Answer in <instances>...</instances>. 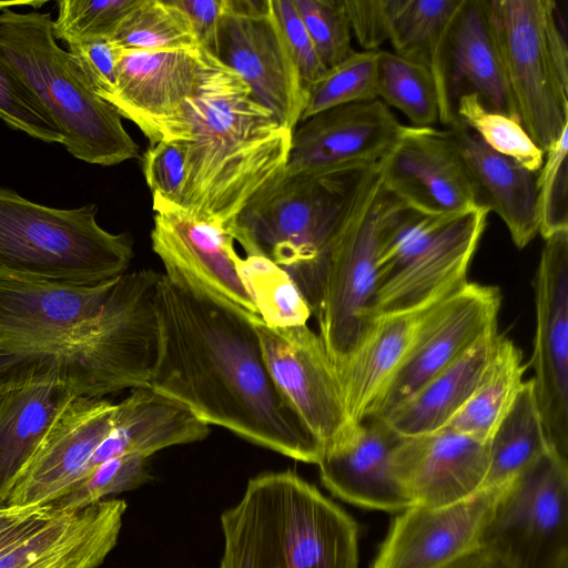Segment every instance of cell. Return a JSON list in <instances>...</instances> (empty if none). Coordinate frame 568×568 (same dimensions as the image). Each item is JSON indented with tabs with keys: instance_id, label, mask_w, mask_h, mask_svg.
Returning a JSON list of instances; mask_svg holds the SVG:
<instances>
[{
	"instance_id": "obj_26",
	"label": "cell",
	"mask_w": 568,
	"mask_h": 568,
	"mask_svg": "<svg viewBox=\"0 0 568 568\" xmlns=\"http://www.w3.org/2000/svg\"><path fill=\"white\" fill-rule=\"evenodd\" d=\"M126 503L108 498L59 514L0 557V568H97L115 547Z\"/></svg>"
},
{
	"instance_id": "obj_41",
	"label": "cell",
	"mask_w": 568,
	"mask_h": 568,
	"mask_svg": "<svg viewBox=\"0 0 568 568\" xmlns=\"http://www.w3.org/2000/svg\"><path fill=\"white\" fill-rule=\"evenodd\" d=\"M140 0H60L53 20L57 40L65 44L94 38H108Z\"/></svg>"
},
{
	"instance_id": "obj_36",
	"label": "cell",
	"mask_w": 568,
	"mask_h": 568,
	"mask_svg": "<svg viewBox=\"0 0 568 568\" xmlns=\"http://www.w3.org/2000/svg\"><path fill=\"white\" fill-rule=\"evenodd\" d=\"M377 95L403 112L415 126L439 121L437 87L424 64L390 51L379 50Z\"/></svg>"
},
{
	"instance_id": "obj_10",
	"label": "cell",
	"mask_w": 568,
	"mask_h": 568,
	"mask_svg": "<svg viewBox=\"0 0 568 568\" xmlns=\"http://www.w3.org/2000/svg\"><path fill=\"white\" fill-rule=\"evenodd\" d=\"M402 204L384 187L378 164L371 168L329 243L314 316L335 367L352 354L371 322L382 231Z\"/></svg>"
},
{
	"instance_id": "obj_34",
	"label": "cell",
	"mask_w": 568,
	"mask_h": 568,
	"mask_svg": "<svg viewBox=\"0 0 568 568\" xmlns=\"http://www.w3.org/2000/svg\"><path fill=\"white\" fill-rule=\"evenodd\" d=\"M526 368L521 351L499 334L477 388L445 427L487 442L521 388Z\"/></svg>"
},
{
	"instance_id": "obj_50",
	"label": "cell",
	"mask_w": 568,
	"mask_h": 568,
	"mask_svg": "<svg viewBox=\"0 0 568 568\" xmlns=\"http://www.w3.org/2000/svg\"><path fill=\"white\" fill-rule=\"evenodd\" d=\"M59 511L43 505L20 521L0 531V557L20 545L55 518Z\"/></svg>"
},
{
	"instance_id": "obj_53",
	"label": "cell",
	"mask_w": 568,
	"mask_h": 568,
	"mask_svg": "<svg viewBox=\"0 0 568 568\" xmlns=\"http://www.w3.org/2000/svg\"><path fill=\"white\" fill-rule=\"evenodd\" d=\"M11 356H2L0 357V384L3 378V375L10 364Z\"/></svg>"
},
{
	"instance_id": "obj_19",
	"label": "cell",
	"mask_w": 568,
	"mask_h": 568,
	"mask_svg": "<svg viewBox=\"0 0 568 568\" xmlns=\"http://www.w3.org/2000/svg\"><path fill=\"white\" fill-rule=\"evenodd\" d=\"M378 169L384 187L418 213L443 215L478 206L468 169L448 130L405 125Z\"/></svg>"
},
{
	"instance_id": "obj_11",
	"label": "cell",
	"mask_w": 568,
	"mask_h": 568,
	"mask_svg": "<svg viewBox=\"0 0 568 568\" xmlns=\"http://www.w3.org/2000/svg\"><path fill=\"white\" fill-rule=\"evenodd\" d=\"M568 459L548 449L505 489L483 544L515 568H555L568 552Z\"/></svg>"
},
{
	"instance_id": "obj_18",
	"label": "cell",
	"mask_w": 568,
	"mask_h": 568,
	"mask_svg": "<svg viewBox=\"0 0 568 568\" xmlns=\"http://www.w3.org/2000/svg\"><path fill=\"white\" fill-rule=\"evenodd\" d=\"M405 125L379 99L322 111L293 131L287 174L366 170L381 163Z\"/></svg>"
},
{
	"instance_id": "obj_54",
	"label": "cell",
	"mask_w": 568,
	"mask_h": 568,
	"mask_svg": "<svg viewBox=\"0 0 568 568\" xmlns=\"http://www.w3.org/2000/svg\"><path fill=\"white\" fill-rule=\"evenodd\" d=\"M2 356H7V355H3V354L0 353V357H2Z\"/></svg>"
},
{
	"instance_id": "obj_25",
	"label": "cell",
	"mask_w": 568,
	"mask_h": 568,
	"mask_svg": "<svg viewBox=\"0 0 568 568\" xmlns=\"http://www.w3.org/2000/svg\"><path fill=\"white\" fill-rule=\"evenodd\" d=\"M402 436L382 418L355 424L323 450L316 465L322 484L349 504L399 513L414 506L397 481L392 465Z\"/></svg>"
},
{
	"instance_id": "obj_2",
	"label": "cell",
	"mask_w": 568,
	"mask_h": 568,
	"mask_svg": "<svg viewBox=\"0 0 568 568\" xmlns=\"http://www.w3.org/2000/svg\"><path fill=\"white\" fill-rule=\"evenodd\" d=\"M190 140L180 207L229 229L245 205L286 170L293 131L243 79L201 48L186 103Z\"/></svg>"
},
{
	"instance_id": "obj_1",
	"label": "cell",
	"mask_w": 568,
	"mask_h": 568,
	"mask_svg": "<svg viewBox=\"0 0 568 568\" xmlns=\"http://www.w3.org/2000/svg\"><path fill=\"white\" fill-rule=\"evenodd\" d=\"M158 351L149 386L209 425L298 462L322 447L274 384L252 315L171 267L154 292Z\"/></svg>"
},
{
	"instance_id": "obj_37",
	"label": "cell",
	"mask_w": 568,
	"mask_h": 568,
	"mask_svg": "<svg viewBox=\"0 0 568 568\" xmlns=\"http://www.w3.org/2000/svg\"><path fill=\"white\" fill-rule=\"evenodd\" d=\"M110 40L121 50L201 48L187 17L172 0H140Z\"/></svg>"
},
{
	"instance_id": "obj_4",
	"label": "cell",
	"mask_w": 568,
	"mask_h": 568,
	"mask_svg": "<svg viewBox=\"0 0 568 568\" xmlns=\"http://www.w3.org/2000/svg\"><path fill=\"white\" fill-rule=\"evenodd\" d=\"M0 57L54 123L75 159L103 166L140 158L122 118L88 82L53 33L49 12H0Z\"/></svg>"
},
{
	"instance_id": "obj_46",
	"label": "cell",
	"mask_w": 568,
	"mask_h": 568,
	"mask_svg": "<svg viewBox=\"0 0 568 568\" xmlns=\"http://www.w3.org/2000/svg\"><path fill=\"white\" fill-rule=\"evenodd\" d=\"M91 88L108 101L115 92L121 49L108 38L85 39L67 44Z\"/></svg>"
},
{
	"instance_id": "obj_42",
	"label": "cell",
	"mask_w": 568,
	"mask_h": 568,
	"mask_svg": "<svg viewBox=\"0 0 568 568\" xmlns=\"http://www.w3.org/2000/svg\"><path fill=\"white\" fill-rule=\"evenodd\" d=\"M568 126L545 153L537 176L539 233L544 240L568 231Z\"/></svg>"
},
{
	"instance_id": "obj_51",
	"label": "cell",
	"mask_w": 568,
	"mask_h": 568,
	"mask_svg": "<svg viewBox=\"0 0 568 568\" xmlns=\"http://www.w3.org/2000/svg\"><path fill=\"white\" fill-rule=\"evenodd\" d=\"M444 568H515L496 550L480 545Z\"/></svg>"
},
{
	"instance_id": "obj_35",
	"label": "cell",
	"mask_w": 568,
	"mask_h": 568,
	"mask_svg": "<svg viewBox=\"0 0 568 568\" xmlns=\"http://www.w3.org/2000/svg\"><path fill=\"white\" fill-rule=\"evenodd\" d=\"M237 271L262 322L270 327L307 324L311 307L292 277L272 261L246 255L237 261Z\"/></svg>"
},
{
	"instance_id": "obj_32",
	"label": "cell",
	"mask_w": 568,
	"mask_h": 568,
	"mask_svg": "<svg viewBox=\"0 0 568 568\" xmlns=\"http://www.w3.org/2000/svg\"><path fill=\"white\" fill-rule=\"evenodd\" d=\"M464 0H393L388 41L395 53L415 60L432 72L439 98V122L458 121L446 91L445 50L448 32Z\"/></svg>"
},
{
	"instance_id": "obj_55",
	"label": "cell",
	"mask_w": 568,
	"mask_h": 568,
	"mask_svg": "<svg viewBox=\"0 0 568 568\" xmlns=\"http://www.w3.org/2000/svg\"><path fill=\"white\" fill-rule=\"evenodd\" d=\"M3 505V504H0V506Z\"/></svg>"
},
{
	"instance_id": "obj_8",
	"label": "cell",
	"mask_w": 568,
	"mask_h": 568,
	"mask_svg": "<svg viewBox=\"0 0 568 568\" xmlns=\"http://www.w3.org/2000/svg\"><path fill=\"white\" fill-rule=\"evenodd\" d=\"M160 276L153 270L120 276L102 311L42 356L74 396L149 386L158 351L154 292Z\"/></svg>"
},
{
	"instance_id": "obj_48",
	"label": "cell",
	"mask_w": 568,
	"mask_h": 568,
	"mask_svg": "<svg viewBox=\"0 0 568 568\" xmlns=\"http://www.w3.org/2000/svg\"><path fill=\"white\" fill-rule=\"evenodd\" d=\"M351 30L365 51L389 39L393 0H344Z\"/></svg>"
},
{
	"instance_id": "obj_45",
	"label": "cell",
	"mask_w": 568,
	"mask_h": 568,
	"mask_svg": "<svg viewBox=\"0 0 568 568\" xmlns=\"http://www.w3.org/2000/svg\"><path fill=\"white\" fill-rule=\"evenodd\" d=\"M140 159L152 195L180 206L185 179V142H159L150 145Z\"/></svg>"
},
{
	"instance_id": "obj_23",
	"label": "cell",
	"mask_w": 568,
	"mask_h": 568,
	"mask_svg": "<svg viewBox=\"0 0 568 568\" xmlns=\"http://www.w3.org/2000/svg\"><path fill=\"white\" fill-rule=\"evenodd\" d=\"M153 252L164 267L175 268L252 315H258L237 271L240 255L224 225L200 219L152 195Z\"/></svg>"
},
{
	"instance_id": "obj_22",
	"label": "cell",
	"mask_w": 568,
	"mask_h": 568,
	"mask_svg": "<svg viewBox=\"0 0 568 568\" xmlns=\"http://www.w3.org/2000/svg\"><path fill=\"white\" fill-rule=\"evenodd\" d=\"M74 396L42 356H12L0 384V504H6L52 423Z\"/></svg>"
},
{
	"instance_id": "obj_5",
	"label": "cell",
	"mask_w": 568,
	"mask_h": 568,
	"mask_svg": "<svg viewBox=\"0 0 568 568\" xmlns=\"http://www.w3.org/2000/svg\"><path fill=\"white\" fill-rule=\"evenodd\" d=\"M369 169L326 174L284 172L229 226L246 255L265 257L292 277L312 315L318 306L329 243Z\"/></svg>"
},
{
	"instance_id": "obj_14",
	"label": "cell",
	"mask_w": 568,
	"mask_h": 568,
	"mask_svg": "<svg viewBox=\"0 0 568 568\" xmlns=\"http://www.w3.org/2000/svg\"><path fill=\"white\" fill-rule=\"evenodd\" d=\"M534 291L536 399L550 447L568 459V231L545 239Z\"/></svg>"
},
{
	"instance_id": "obj_13",
	"label": "cell",
	"mask_w": 568,
	"mask_h": 568,
	"mask_svg": "<svg viewBox=\"0 0 568 568\" xmlns=\"http://www.w3.org/2000/svg\"><path fill=\"white\" fill-rule=\"evenodd\" d=\"M267 371L277 389L324 449L355 423L348 416L335 366L307 324L274 328L253 318Z\"/></svg>"
},
{
	"instance_id": "obj_49",
	"label": "cell",
	"mask_w": 568,
	"mask_h": 568,
	"mask_svg": "<svg viewBox=\"0 0 568 568\" xmlns=\"http://www.w3.org/2000/svg\"><path fill=\"white\" fill-rule=\"evenodd\" d=\"M187 17L200 47L217 55L226 0H172Z\"/></svg>"
},
{
	"instance_id": "obj_12",
	"label": "cell",
	"mask_w": 568,
	"mask_h": 568,
	"mask_svg": "<svg viewBox=\"0 0 568 568\" xmlns=\"http://www.w3.org/2000/svg\"><path fill=\"white\" fill-rule=\"evenodd\" d=\"M216 57L294 131L306 106L307 90L272 0H226Z\"/></svg>"
},
{
	"instance_id": "obj_30",
	"label": "cell",
	"mask_w": 568,
	"mask_h": 568,
	"mask_svg": "<svg viewBox=\"0 0 568 568\" xmlns=\"http://www.w3.org/2000/svg\"><path fill=\"white\" fill-rule=\"evenodd\" d=\"M209 434L210 425L182 403L150 386L133 388L116 404L113 426L94 452L88 475L111 457L136 454L149 458L171 446L203 440Z\"/></svg>"
},
{
	"instance_id": "obj_3",
	"label": "cell",
	"mask_w": 568,
	"mask_h": 568,
	"mask_svg": "<svg viewBox=\"0 0 568 568\" xmlns=\"http://www.w3.org/2000/svg\"><path fill=\"white\" fill-rule=\"evenodd\" d=\"M220 568H357L355 520L291 469L251 478L221 515Z\"/></svg>"
},
{
	"instance_id": "obj_21",
	"label": "cell",
	"mask_w": 568,
	"mask_h": 568,
	"mask_svg": "<svg viewBox=\"0 0 568 568\" xmlns=\"http://www.w3.org/2000/svg\"><path fill=\"white\" fill-rule=\"evenodd\" d=\"M116 404L72 396L62 407L6 504L48 505L82 481L91 458L110 433Z\"/></svg>"
},
{
	"instance_id": "obj_29",
	"label": "cell",
	"mask_w": 568,
	"mask_h": 568,
	"mask_svg": "<svg viewBox=\"0 0 568 568\" xmlns=\"http://www.w3.org/2000/svg\"><path fill=\"white\" fill-rule=\"evenodd\" d=\"M427 310L373 317L352 354L335 367L353 423L376 415Z\"/></svg>"
},
{
	"instance_id": "obj_40",
	"label": "cell",
	"mask_w": 568,
	"mask_h": 568,
	"mask_svg": "<svg viewBox=\"0 0 568 568\" xmlns=\"http://www.w3.org/2000/svg\"><path fill=\"white\" fill-rule=\"evenodd\" d=\"M148 459L136 454L111 457L48 506L55 511L71 514L108 499L106 497L135 489L151 478Z\"/></svg>"
},
{
	"instance_id": "obj_9",
	"label": "cell",
	"mask_w": 568,
	"mask_h": 568,
	"mask_svg": "<svg viewBox=\"0 0 568 568\" xmlns=\"http://www.w3.org/2000/svg\"><path fill=\"white\" fill-rule=\"evenodd\" d=\"M520 123L546 153L568 126V48L552 0H488Z\"/></svg>"
},
{
	"instance_id": "obj_15",
	"label": "cell",
	"mask_w": 568,
	"mask_h": 568,
	"mask_svg": "<svg viewBox=\"0 0 568 568\" xmlns=\"http://www.w3.org/2000/svg\"><path fill=\"white\" fill-rule=\"evenodd\" d=\"M498 287L467 282L429 307L374 417L384 418L497 326Z\"/></svg>"
},
{
	"instance_id": "obj_47",
	"label": "cell",
	"mask_w": 568,
	"mask_h": 568,
	"mask_svg": "<svg viewBox=\"0 0 568 568\" xmlns=\"http://www.w3.org/2000/svg\"><path fill=\"white\" fill-rule=\"evenodd\" d=\"M272 2L285 40L307 88L326 71V67L320 59L293 0H272Z\"/></svg>"
},
{
	"instance_id": "obj_52",
	"label": "cell",
	"mask_w": 568,
	"mask_h": 568,
	"mask_svg": "<svg viewBox=\"0 0 568 568\" xmlns=\"http://www.w3.org/2000/svg\"><path fill=\"white\" fill-rule=\"evenodd\" d=\"M39 506L19 507L3 504L0 506V531L20 521Z\"/></svg>"
},
{
	"instance_id": "obj_43",
	"label": "cell",
	"mask_w": 568,
	"mask_h": 568,
	"mask_svg": "<svg viewBox=\"0 0 568 568\" xmlns=\"http://www.w3.org/2000/svg\"><path fill=\"white\" fill-rule=\"evenodd\" d=\"M323 64L331 68L354 50L344 0H293Z\"/></svg>"
},
{
	"instance_id": "obj_39",
	"label": "cell",
	"mask_w": 568,
	"mask_h": 568,
	"mask_svg": "<svg viewBox=\"0 0 568 568\" xmlns=\"http://www.w3.org/2000/svg\"><path fill=\"white\" fill-rule=\"evenodd\" d=\"M456 115L494 151L516 160L530 171L540 170L545 153L518 120L487 109L473 92L457 99Z\"/></svg>"
},
{
	"instance_id": "obj_38",
	"label": "cell",
	"mask_w": 568,
	"mask_h": 568,
	"mask_svg": "<svg viewBox=\"0 0 568 568\" xmlns=\"http://www.w3.org/2000/svg\"><path fill=\"white\" fill-rule=\"evenodd\" d=\"M378 61L379 50L353 51L337 64L327 68L306 88L307 102L301 121L335 106L378 99Z\"/></svg>"
},
{
	"instance_id": "obj_17",
	"label": "cell",
	"mask_w": 568,
	"mask_h": 568,
	"mask_svg": "<svg viewBox=\"0 0 568 568\" xmlns=\"http://www.w3.org/2000/svg\"><path fill=\"white\" fill-rule=\"evenodd\" d=\"M119 278L95 285L0 280V353H52L102 311Z\"/></svg>"
},
{
	"instance_id": "obj_20",
	"label": "cell",
	"mask_w": 568,
	"mask_h": 568,
	"mask_svg": "<svg viewBox=\"0 0 568 568\" xmlns=\"http://www.w3.org/2000/svg\"><path fill=\"white\" fill-rule=\"evenodd\" d=\"M509 484L484 488L455 504L414 505L399 511L378 549L373 568H444L477 548L483 544L495 507Z\"/></svg>"
},
{
	"instance_id": "obj_44",
	"label": "cell",
	"mask_w": 568,
	"mask_h": 568,
	"mask_svg": "<svg viewBox=\"0 0 568 568\" xmlns=\"http://www.w3.org/2000/svg\"><path fill=\"white\" fill-rule=\"evenodd\" d=\"M0 120L45 143H62V136L27 88L0 57Z\"/></svg>"
},
{
	"instance_id": "obj_27",
	"label": "cell",
	"mask_w": 568,
	"mask_h": 568,
	"mask_svg": "<svg viewBox=\"0 0 568 568\" xmlns=\"http://www.w3.org/2000/svg\"><path fill=\"white\" fill-rule=\"evenodd\" d=\"M445 78L455 114L457 99L473 92L487 109L520 122L495 41L488 0H464L447 37Z\"/></svg>"
},
{
	"instance_id": "obj_31",
	"label": "cell",
	"mask_w": 568,
	"mask_h": 568,
	"mask_svg": "<svg viewBox=\"0 0 568 568\" xmlns=\"http://www.w3.org/2000/svg\"><path fill=\"white\" fill-rule=\"evenodd\" d=\"M498 337L496 326L382 419L402 437L444 428L477 388Z\"/></svg>"
},
{
	"instance_id": "obj_28",
	"label": "cell",
	"mask_w": 568,
	"mask_h": 568,
	"mask_svg": "<svg viewBox=\"0 0 568 568\" xmlns=\"http://www.w3.org/2000/svg\"><path fill=\"white\" fill-rule=\"evenodd\" d=\"M447 130L468 169L477 205L495 212L506 224L514 244L526 247L539 233L538 172L494 151L459 120Z\"/></svg>"
},
{
	"instance_id": "obj_33",
	"label": "cell",
	"mask_w": 568,
	"mask_h": 568,
	"mask_svg": "<svg viewBox=\"0 0 568 568\" xmlns=\"http://www.w3.org/2000/svg\"><path fill=\"white\" fill-rule=\"evenodd\" d=\"M550 448L530 378L487 440L483 489L509 484Z\"/></svg>"
},
{
	"instance_id": "obj_7",
	"label": "cell",
	"mask_w": 568,
	"mask_h": 568,
	"mask_svg": "<svg viewBox=\"0 0 568 568\" xmlns=\"http://www.w3.org/2000/svg\"><path fill=\"white\" fill-rule=\"evenodd\" d=\"M488 214L481 206L443 215L398 206L382 231L369 320L424 311L464 286Z\"/></svg>"
},
{
	"instance_id": "obj_24",
	"label": "cell",
	"mask_w": 568,
	"mask_h": 568,
	"mask_svg": "<svg viewBox=\"0 0 568 568\" xmlns=\"http://www.w3.org/2000/svg\"><path fill=\"white\" fill-rule=\"evenodd\" d=\"M392 465L414 505L446 506L483 489L488 466L487 442L448 427L402 437Z\"/></svg>"
},
{
	"instance_id": "obj_6",
	"label": "cell",
	"mask_w": 568,
	"mask_h": 568,
	"mask_svg": "<svg viewBox=\"0 0 568 568\" xmlns=\"http://www.w3.org/2000/svg\"><path fill=\"white\" fill-rule=\"evenodd\" d=\"M98 206L57 209L0 185V280L95 285L126 273V233L97 220Z\"/></svg>"
},
{
	"instance_id": "obj_16",
	"label": "cell",
	"mask_w": 568,
	"mask_h": 568,
	"mask_svg": "<svg viewBox=\"0 0 568 568\" xmlns=\"http://www.w3.org/2000/svg\"><path fill=\"white\" fill-rule=\"evenodd\" d=\"M200 49L121 50L114 94L106 101L150 145L189 141L186 103L194 93Z\"/></svg>"
}]
</instances>
